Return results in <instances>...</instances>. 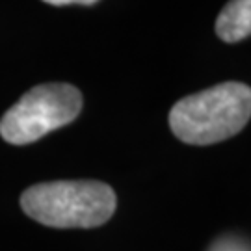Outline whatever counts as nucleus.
<instances>
[{
  "instance_id": "4",
  "label": "nucleus",
  "mask_w": 251,
  "mask_h": 251,
  "mask_svg": "<svg viewBox=\"0 0 251 251\" xmlns=\"http://www.w3.org/2000/svg\"><path fill=\"white\" fill-rule=\"evenodd\" d=\"M216 34L225 43L251 36V0H229L216 19Z\"/></svg>"
},
{
  "instance_id": "1",
  "label": "nucleus",
  "mask_w": 251,
  "mask_h": 251,
  "mask_svg": "<svg viewBox=\"0 0 251 251\" xmlns=\"http://www.w3.org/2000/svg\"><path fill=\"white\" fill-rule=\"evenodd\" d=\"M251 119V88L222 82L177 100L170 112L171 132L188 145H212L236 136Z\"/></svg>"
},
{
  "instance_id": "5",
  "label": "nucleus",
  "mask_w": 251,
  "mask_h": 251,
  "mask_svg": "<svg viewBox=\"0 0 251 251\" xmlns=\"http://www.w3.org/2000/svg\"><path fill=\"white\" fill-rule=\"evenodd\" d=\"M47 4H52V6H67V4H82V6H90L95 4L97 0H43Z\"/></svg>"
},
{
  "instance_id": "2",
  "label": "nucleus",
  "mask_w": 251,
  "mask_h": 251,
  "mask_svg": "<svg viewBox=\"0 0 251 251\" xmlns=\"http://www.w3.org/2000/svg\"><path fill=\"white\" fill-rule=\"evenodd\" d=\"M21 206L32 220L47 227L91 229L114 216L117 198L100 180H54L25 190Z\"/></svg>"
},
{
  "instance_id": "3",
  "label": "nucleus",
  "mask_w": 251,
  "mask_h": 251,
  "mask_svg": "<svg viewBox=\"0 0 251 251\" xmlns=\"http://www.w3.org/2000/svg\"><path fill=\"white\" fill-rule=\"evenodd\" d=\"M82 93L71 84H39L26 91L0 119V136L13 145H26L75 121Z\"/></svg>"
}]
</instances>
